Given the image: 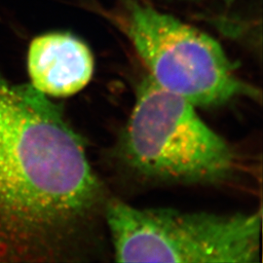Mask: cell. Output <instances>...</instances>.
<instances>
[{
	"mask_svg": "<svg viewBox=\"0 0 263 263\" xmlns=\"http://www.w3.org/2000/svg\"><path fill=\"white\" fill-rule=\"evenodd\" d=\"M27 62L30 85L49 97L78 93L94 73L91 50L68 32H49L32 39Z\"/></svg>",
	"mask_w": 263,
	"mask_h": 263,
	"instance_id": "cell-5",
	"label": "cell"
},
{
	"mask_svg": "<svg viewBox=\"0 0 263 263\" xmlns=\"http://www.w3.org/2000/svg\"><path fill=\"white\" fill-rule=\"evenodd\" d=\"M261 219V211L216 215L121 201L104 210L118 262H259Z\"/></svg>",
	"mask_w": 263,
	"mask_h": 263,
	"instance_id": "cell-3",
	"label": "cell"
},
{
	"mask_svg": "<svg viewBox=\"0 0 263 263\" xmlns=\"http://www.w3.org/2000/svg\"><path fill=\"white\" fill-rule=\"evenodd\" d=\"M195 107L146 76L118 143L124 166L155 182L216 184L231 179L235 152Z\"/></svg>",
	"mask_w": 263,
	"mask_h": 263,
	"instance_id": "cell-2",
	"label": "cell"
},
{
	"mask_svg": "<svg viewBox=\"0 0 263 263\" xmlns=\"http://www.w3.org/2000/svg\"><path fill=\"white\" fill-rule=\"evenodd\" d=\"M223 1H226V3H231V2H233L234 0H223Z\"/></svg>",
	"mask_w": 263,
	"mask_h": 263,
	"instance_id": "cell-6",
	"label": "cell"
},
{
	"mask_svg": "<svg viewBox=\"0 0 263 263\" xmlns=\"http://www.w3.org/2000/svg\"><path fill=\"white\" fill-rule=\"evenodd\" d=\"M106 204L62 106L0 74V263L76 261Z\"/></svg>",
	"mask_w": 263,
	"mask_h": 263,
	"instance_id": "cell-1",
	"label": "cell"
},
{
	"mask_svg": "<svg viewBox=\"0 0 263 263\" xmlns=\"http://www.w3.org/2000/svg\"><path fill=\"white\" fill-rule=\"evenodd\" d=\"M119 2V28L160 87L203 107L259 98V91L238 76L214 38L144 0Z\"/></svg>",
	"mask_w": 263,
	"mask_h": 263,
	"instance_id": "cell-4",
	"label": "cell"
}]
</instances>
